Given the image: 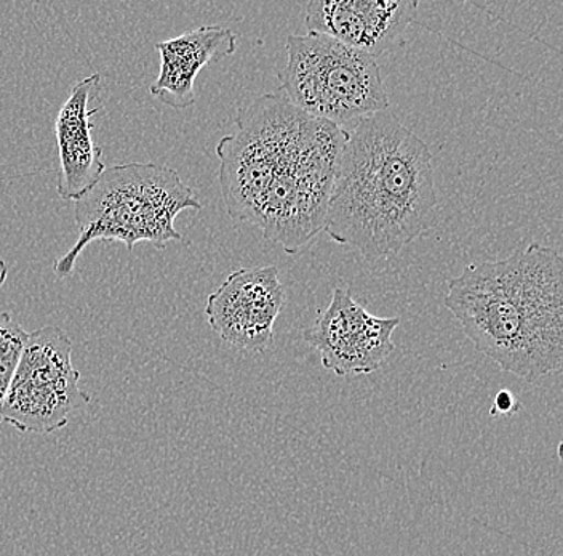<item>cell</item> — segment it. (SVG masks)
Returning a JSON list of instances; mask_svg holds the SVG:
<instances>
[{"mask_svg":"<svg viewBox=\"0 0 563 556\" xmlns=\"http://www.w3.org/2000/svg\"><path fill=\"white\" fill-rule=\"evenodd\" d=\"M344 129L323 231L364 259H387L434 225L432 153L389 109Z\"/></svg>","mask_w":563,"mask_h":556,"instance_id":"obj_1","label":"cell"},{"mask_svg":"<svg viewBox=\"0 0 563 556\" xmlns=\"http://www.w3.org/2000/svg\"><path fill=\"white\" fill-rule=\"evenodd\" d=\"M445 306L475 350L526 382L563 366L561 252L531 242L496 262L473 263L449 283Z\"/></svg>","mask_w":563,"mask_h":556,"instance_id":"obj_2","label":"cell"},{"mask_svg":"<svg viewBox=\"0 0 563 556\" xmlns=\"http://www.w3.org/2000/svg\"><path fill=\"white\" fill-rule=\"evenodd\" d=\"M200 209L196 193L175 168L154 162L106 167L86 195L74 200L79 238L53 271L59 280L68 277L93 241L122 242L129 251L140 242L164 249L168 242L185 241L175 228L176 217Z\"/></svg>","mask_w":563,"mask_h":556,"instance_id":"obj_3","label":"cell"},{"mask_svg":"<svg viewBox=\"0 0 563 556\" xmlns=\"http://www.w3.org/2000/svg\"><path fill=\"white\" fill-rule=\"evenodd\" d=\"M311 118L279 89L239 108L235 132L217 144L229 217L255 225L271 183L298 153Z\"/></svg>","mask_w":563,"mask_h":556,"instance_id":"obj_4","label":"cell"},{"mask_svg":"<svg viewBox=\"0 0 563 556\" xmlns=\"http://www.w3.org/2000/svg\"><path fill=\"white\" fill-rule=\"evenodd\" d=\"M280 91L312 118L346 127L389 108L378 63L323 34L287 37Z\"/></svg>","mask_w":563,"mask_h":556,"instance_id":"obj_5","label":"cell"},{"mask_svg":"<svg viewBox=\"0 0 563 556\" xmlns=\"http://www.w3.org/2000/svg\"><path fill=\"white\" fill-rule=\"evenodd\" d=\"M346 129L312 118L294 160L274 177L255 225L267 241L295 255L325 224Z\"/></svg>","mask_w":563,"mask_h":556,"instance_id":"obj_6","label":"cell"},{"mask_svg":"<svg viewBox=\"0 0 563 556\" xmlns=\"http://www.w3.org/2000/svg\"><path fill=\"white\" fill-rule=\"evenodd\" d=\"M79 382L68 334L56 326L41 327L27 334L0 407V421L21 433L52 435L62 430L70 415L90 403Z\"/></svg>","mask_w":563,"mask_h":556,"instance_id":"obj_7","label":"cell"},{"mask_svg":"<svg viewBox=\"0 0 563 556\" xmlns=\"http://www.w3.org/2000/svg\"><path fill=\"white\" fill-rule=\"evenodd\" d=\"M399 318H379L352 298L350 288H334L330 305L305 332L323 368L336 375L372 374L393 353Z\"/></svg>","mask_w":563,"mask_h":556,"instance_id":"obj_8","label":"cell"},{"mask_svg":"<svg viewBox=\"0 0 563 556\" xmlns=\"http://www.w3.org/2000/svg\"><path fill=\"white\" fill-rule=\"evenodd\" d=\"M282 305L284 286L277 266L239 269L207 298L206 316L229 345L260 353L273 345Z\"/></svg>","mask_w":563,"mask_h":556,"instance_id":"obj_9","label":"cell"},{"mask_svg":"<svg viewBox=\"0 0 563 556\" xmlns=\"http://www.w3.org/2000/svg\"><path fill=\"white\" fill-rule=\"evenodd\" d=\"M417 9V0H311L305 24L376 59L404 36Z\"/></svg>","mask_w":563,"mask_h":556,"instance_id":"obj_10","label":"cell"},{"mask_svg":"<svg viewBox=\"0 0 563 556\" xmlns=\"http://www.w3.org/2000/svg\"><path fill=\"white\" fill-rule=\"evenodd\" d=\"M100 74L79 80L69 91L55 121L59 157L58 193L63 200H77L86 195L103 174V150L93 142V118L103 107L88 108L98 100Z\"/></svg>","mask_w":563,"mask_h":556,"instance_id":"obj_11","label":"cell"},{"mask_svg":"<svg viewBox=\"0 0 563 556\" xmlns=\"http://www.w3.org/2000/svg\"><path fill=\"white\" fill-rule=\"evenodd\" d=\"M161 72L151 95L175 109H186L196 101V77L210 63L234 54L238 37L234 31L218 24L194 28L181 36L157 42Z\"/></svg>","mask_w":563,"mask_h":556,"instance_id":"obj_12","label":"cell"},{"mask_svg":"<svg viewBox=\"0 0 563 556\" xmlns=\"http://www.w3.org/2000/svg\"><path fill=\"white\" fill-rule=\"evenodd\" d=\"M27 334L10 313L0 312V407L15 375Z\"/></svg>","mask_w":563,"mask_h":556,"instance_id":"obj_13","label":"cell"},{"mask_svg":"<svg viewBox=\"0 0 563 556\" xmlns=\"http://www.w3.org/2000/svg\"><path fill=\"white\" fill-rule=\"evenodd\" d=\"M516 410V397L508 390H501L495 397L492 414H509Z\"/></svg>","mask_w":563,"mask_h":556,"instance_id":"obj_14","label":"cell"},{"mask_svg":"<svg viewBox=\"0 0 563 556\" xmlns=\"http://www.w3.org/2000/svg\"><path fill=\"white\" fill-rule=\"evenodd\" d=\"M7 277H9V266H7L5 260L0 257V287L5 284Z\"/></svg>","mask_w":563,"mask_h":556,"instance_id":"obj_15","label":"cell"}]
</instances>
